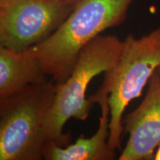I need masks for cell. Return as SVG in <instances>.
I'll return each mask as SVG.
<instances>
[{"instance_id": "277c9868", "label": "cell", "mask_w": 160, "mask_h": 160, "mask_svg": "<svg viewBox=\"0 0 160 160\" xmlns=\"http://www.w3.org/2000/svg\"><path fill=\"white\" fill-rule=\"evenodd\" d=\"M56 92L57 82L52 80L0 98V159L43 157V122Z\"/></svg>"}, {"instance_id": "30bf717a", "label": "cell", "mask_w": 160, "mask_h": 160, "mask_svg": "<svg viewBox=\"0 0 160 160\" xmlns=\"http://www.w3.org/2000/svg\"><path fill=\"white\" fill-rule=\"evenodd\" d=\"M61 1H63V2H67V3L72 4V5H76V4L79 2V0H61Z\"/></svg>"}, {"instance_id": "7a4b0ae2", "label": "cell", "mask_w": 160, "mask_h": 160, "mask_svg": "<svg viewBox=\"0 0 160 160\" xmlns=\"http://www.w3.org/2000/svg\"><path fill=\"white\" fill-rule=\"evenodd\" d=\"M122 45L123 41L116 36L99 35L82 50L69 77L57 83L54 99L43 122L45 144L53 142L60 146L68 145L70 135L63 133L64 126L71 118L87 119L94 104L91 97H86L89 83L114 67Z\"/></svg>"}, {"instance_id": "8fae6325", "label": "cell", "mask_w": 160, "mask_h": 160, "mask_svg": "<svg viewBox=\"0 0 160 160\" xmlns=\"http://www.w3.org/2000/svg\"><path fill=\"white\" fill-rule=\"evenodd\" d=\"M8 1L9 0H0V5H1V4L7 2H8Z\"/></svg>"}, {"instance_id": "9c48e42d", "label": "cell", "mask_w": 160, "mask_h": 160, "mask_svg": "<svg viewBox=\"0 0 160 160\" xmlns=\"http://www.w3.org/2000/svg\"><path fill=\"white\" fill-rule=\"evenodd\" d=\"M153 159L154 160H160V144L157 147V151H155L154 157H153Z\"/></svg>"}, {"instance_id": "8992f818", "label": "cell", "mask_w": 160, "mask_h": 160, "mask_svg": "<svg viewBox=\"0 0 160 160\" xmlns=\"http://www.w3.org/2000/svg\"><path fill=\"white\" fill-rule=\"evenodd\" d=\"M129 134L119 160L153 159L160 144V73L157 70L149 81L141 104L124 120Z\"/></svg>"}, {"instance_id": "5b68a950", "label": "cell", "mask_w": 160, "mask_h": 160, "mask_svg": "<svg viewBox=\"0 0 160 160\" xmlns=\"http://www.w3.org/2000/svg\"><path fill=\"white\" fill-rule=\"evenodd\" d=\"M75 5L61 0H9L0 5V45L22 51L47 39Z\"/></svg>"}, {"instance_id": "6da1fadb", "label": "cell", "mask_w": 160, "mask_h": 160, "mask_svg": "<svg viewBox=\"0 0 160 160\" xmlns=\"http://www.w3.org/2000/svg\"><path fill=\"white\" fill-rule=\"evenodd\" d=\"M134 0H79L47 39L33 45L43 71L57 83L65 81L80 52L102 32L121 24Z\"/></svg>"}, {"instance_id": "ba28073f", "label": "cell", "mask_w": 160, "mask_h": 160, "mask_svg": "<svg viewBox=\"0 0 160 160\" xmlns=\"http://www.w3.org/2000/svg\"><path fill=\"white\" fill-rule=\"evenodd\" d=\"M33 46L16 51L0 45V98L14 95L28 86L48 82Z\"/></svg>"}, {"instance_id": "52a82bcc", "label": "cell", "mask_w": 160, "mask_h": 160, "mask_svg": "<svg viewBox=\"0 0 160 160\" xmlns=\"http://www.w3.org/2000/svg\"><path fill=\"white\" fill-rule=\"evenodd\" d=\"M101 108V117L97 133L90 138L79 137L74 144L60 146L53 142L45 144L43 158L48 160H109L115 157V151L108 145L110 108L108 93L100 88L91 97Z\"/></svg>"}, {"instance_id": "7c38bea8", "label": "cell", "mask_w": 160, "mask_h": 160, "mask_svg": "<svg viewBox=\"0 0 160 160\" xmlns=\"http://www.w3.org/2000/svg\"><path fill=\"white\" fill-rule=\"evenodd\" d=\"M157 71H158V72H159V73H160V65H159V68H158Z\"/></svg>"}, {"instance_id": "3957f363", "label": "cell", "mask_w": 160, "mask_h": 160, "mask_svg": "<svg viewBox=\"0 0 160 160\" xmlns=\"http://www.w3.org/2000/svg\"><path fill=\"white\" fill-rule=\"evenodd\" d=\"M159 65L160 28L140 38L128 36L117 64L105 73L101 87L108 93V145L112 151L121 148L122 116L126 107L142 95Z\"/></svg>"}]
</instances>
